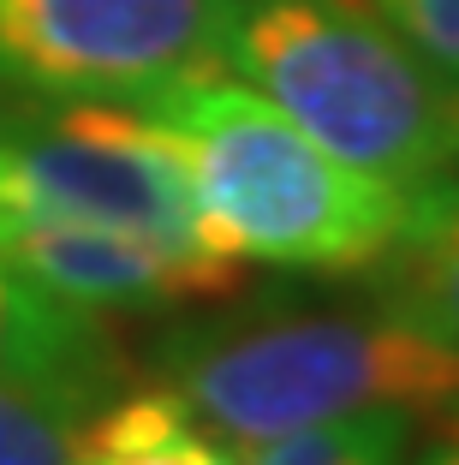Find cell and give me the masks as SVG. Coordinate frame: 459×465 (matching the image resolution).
<instances>
[{
    "label": "cell",
    "mask_w": 459,
    "mask_h": 465,
    "mask_svg": "<svg viewBox=\"0 0 459 465\" xmlns=\"http://www.w3.org/2000/svg\"><path fill=\"white\" fill-rule=\"evenodd\" d=\"M137 108L179 143L203 227L227 257L304 274H370L388 257L405 192L328 155L251 84L203 66Z\"/></svg>",
    "instance_id": "obj_1"
},
{
    "label": "cell",
    "mask_w": 459,
    "mask_h": 465,
    "mask_svg": "<svg viewBox=\"0 0 459 465\" xmlns=\"http://www.w3.org/2000/svg\"><path fill=\"white\" fill-rule=\"evenodd\" d=\"M162 382L227 448L352 411L459 418V352L370 299V311H233L167 329Z\"/></svg>",
    "instance_id": "obj_2"
},
{
    "label": "cell",
    "mask_w": 459,
    "mask_h": 465,
    "mask_svg": "<svg viewBox=\"0 0 459 465\" xmlns=\"http://www.w3.org/2000/svg\"><path fill=\"white\" fill-rule=\"evenodd\" d=\"M221 66L394 192L459 173V84L358 0H233Z\"/></svg>",
    "instance_id": "obj_3"
},
{
    "label": "cell",
    "mask_w": 459,
    "mask_h": 465,
    "mask_svg": "<svg viewBox=\"0 0 459 465\" xmlns=\"http://www.w3.org/2000/svg\"><path fill=\"white\" fill-rule=\"evenodd\" d=\"M0 192L174 251H221L203 227L179 143L144 108L55 102L0 114Z\"/></svg>",
    "instance_id": "obj_4"
},
{
    "label": "cell",
    "mask_w": 459,
    "mask_h": 465,
    "mask_svg": "<svg viewBox=\"0 0 459 465\" xmlns=\"http://www.w3.org/2000/svg\"><path fill=\"white\" fill-rule=\"evenodd\" d=\"M233 0H0V84L48 102H144L221 66Z\"/></svg>",
    "instance_id": "obj_5"
},
{
    "label": "cell",
    "mask_w": 459,
    "mask_h": 465,
    "mask_svg": "<svg viewBox=\"0 0 459 465\" xmlns=\"http://www.w3.org/2000/svg\"><path fill=\"white\" fill-rule=\"evenodd\" d=\"M0 262L95 316L209 304L244 287V262L227 251H174L137 232L90 227L55 209L18 203L6 192H0Z\"/></svg>",
    "instance_id": "obj_6"
},
{
    "label": "cell",
    "mask_w": 459,
    "mask_h": 465,
    "mask_svg": "<svg viewBox=\"0 0 459 465\" xmlns=\"http://www.w3.org/2000/svg\"><path fill=\"white\" fill-rule=\"evenodd\" d=\"M0 382L102 406L108 388L125 382V358L108 316L78 311L0 262Z\"/></svg>",
    "instance_id": "obj_7"
},
{
    "label": "cell",
    "mask_w": 459,
    "mask_h": 465,
    "mask_svg": "<svg viewBox=\"0 0 459 465\" xmlns=\"http://www.w3.org/2000/svg\"><path fill=\"white\" fill-rule=\"evenodd\" d=\"M370 274V299L459 352V173L405 192L400 232Z\"/></svg>",
    "instance_id": "obj_8"
},
{
    "label": "cell",
    "mask_w": 459,
    "mask_h": 465,
    "mask_svg": "<svg viewBox=\"0 0 459 465\" xmlns=\"http://www.w3.org/2000/svg\"><path fill=\"white\" fill-rule=\"evenodd\" d=\"M405 411H352L328 424H304L251 448V465H400L412 441Z\"/></svg>",
    "instance_id": "obj_9"
},
{
    "label": "cell",
    "mask_w": 459,
    "mask_h": 465,
    "mask_svg": "<svg viewBox=\"0 0 459 465\" xmlns=\"http://www.w3.org/2000/svg\"><path fill=\"white\" fill-rule=\"evenodd\" d=\"M90 400L0 382V465H78Z\"/></svg>",
    "instance_id": "obj_10"
},
{
    "label": "cell",
    "mask_w": 459,
    "mask_h": 465,
    "mask_svg": "<svg viewBox=\"0 0 459 465\" xmlns=\"http://www.w3.org/2000/svg\"><path fill=\"white\" fill-rule=\"evenodd\" d=\"M358 6H370L412 54L459 84V0H358Z\"/></svg>",
    "instance_id": "obj_11"
},
{
    "label": "cell",
    "mask_w": 459,
    "mask_h": 465,
    "mask_svg": "<svg viewBox=\"0 0 459 465\" xmlns=\"http://www.w3.org/2000/svg\"><path fill=\"white\" fill-rule=\"evenodd\" d=\"M442 436L430 441V448H424V460L418 465H459V418H442Z\"/></svg>",
    "instance_id": "obj_12"
}]
</instances>
